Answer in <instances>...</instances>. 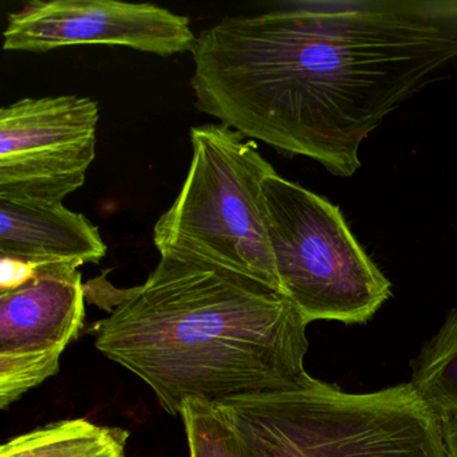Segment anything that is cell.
I'll use <instances>...</instances> for the list:
<instances>
[{
  "mask_svg": "<svg viewBox=\"0 0 457 457\" xmlns=\"http://www.w3.org/2000/svg\"><path fill=\"white\" fill-rule=\"evenodd\" d=\"M196 108L339 178L363 140L457 58V2H286L202 31Z\"/></svg>",
  "mask_w": 457,
  "mask_h": 457,
  "instance_id": "cell-1",
  "label": "cell"
},
{
  "mask_svg": "<svg viewBox=\"0 0 457 457\" xmlns=\"http://www.w3.org/2000/svg\"><path fill=\"white\" fill-rule=\"evenodd\" d=\"M117 293L93 328L96 347L143 379L172 416L188 401L223 405L310 376L309 323L259 280L162 256L143 285Z\"/></svg>",
  "mask_w": 457,
  "mask_h": 457,
  "instance_id": "cell-2",
  "label": "cell"
},
{
  "mask_svg": "<svg viewBox=\"0 0 457 457\" xmlns=\"http://www.w3.org/2000/svg\"><path fill=\"white\" fill-rule=\"evenodd\" d=\"M219 408L253 457H446L440 421L409 382L346 393L309 376Z\"/></svg>",
  "mask_w": 457,
  "mask_h": 457,
  "instance_id": "cell-3",
  "label": "cell"
},
{
  "mask_svg": "<svg viewBox=\"0 0 457 457\" xmlns=\"http://www.w3.org/2000/svg\"><path fill=\"white\" fill-rule=\"evenodd\" d=\"M183 187L154 229L160 255L207 264L282 293L264 220L262 183L275 173L253 140L221 124L189 132Z\"/></svg>",
  "mask_w": 457,
  "mask_h": 457,
  "instance_id": "cell-4",
  "label": "cell"
},
{
  "mask_svg": "<svg viewBox=\"0 0 457 457\" xmlns=\"http://www.w3.org/2000/svg\"><path fill=\"white\" fill-rule=\"evenodd\" d=\"M262 203L280 288L306 322L371 320L392 285L341 210L277 172L262 183Z\"/></svg>",
  "mask_w": 457,
  "mask_h": 457,
  "instance_id": "cell-5",
  "label": "cell"
},
{
  "mask_svg": "<svg viewBox=\"0 0 457 457\" xmlns=\"http://www.w3.org/2000/svg\"><path fill=\"white\" fill-rule=\"evenodd\" d=\"M100 108L81 96L23 98L0 111V199L62 204L97 154Z\"/></svg>",
  "mask_w": 457,
  "mask_h": 457,
  "instance_id": "cell-6",
  "label": "cell"
},
{
  "mask_svg": "<svg viewBox=\"0 0 457 457\" xmlns=\"http://www.w3.org/2000/svg\"><path fill=\"white\" fill-rule=\"evenodd\" d=\"M191 21L164 7L117 0H31L7 18L6 52L124 46L160 57L192 53Z\"/></svg>",
  "mask_w": 457,
  "mask_h": 457,
  "instance_id": "cell-7",
  "label": "cell"
},
{
  "mask_svg": "<svg viewBox=\"0 0 457 457\" xmlns=\"http://www.w3.org/2000/svg\"><path fill=\"white\" fill-rule=\"evenodd\" d=\"M85 301L81 272L68 264L37 267L25 285L0 291V408L58 373L84 328Z\"/></svg>",
  "mask_w": 457,
  "mask_h": 457,
  "instance_id": "cell-8",
  "label": "cell"
},
{
  "mask_svg": "<svg viewBox=\"0 0 457 457\" xmlns=\"http://www.w3.org/2000/svg\"><path fill=\"white\" fill-rule=\"evenodd\" d=\"M108 253L100 229L63 204L0 199V256L34 266L100 263Z\"/></svg>",
  "mask_w": 457,
  "mask_h": 457,
  "instance_id": "cell-9",
  "label": "cell"
},
{
  "mask_svg": "<svg viewBox=\"0 0 457 457\" xmlns=\"http://www.w3.org/2000/svg\"><path fill=\"white\" fill-rule=\"evenodd\" d=\"M129 433L85 419L63 420L17 436L0 457H127Z\"/></svg>",
  "mask_w": 457,
  "mask_h": 457,
  "instance_id": "cell-10",
  "label": "cell"
},
{
  "mask_svg": "<svg viewBox=\"0 0 457 457\" xmlns=\"http://www.w3.org/2000/svg\"><path fill=\"white\" fill-rule=\"evenodd\" d=\"M409 384L441 425L457 422V309L422 347Z\"/></svg>",
  "mask_w": 457,
  "mask_h": 457,
  "instance_id": "cell-11",
  "label": "cell"
},
{
  "mask_svg": "<svg viewBox=\"0 0 457 457\" xmlns=\"http://www.w3.org/2000/svg\"><path fill=\"white\" fill-rule=\"evenodd\" d=\"M191 457H253L218 405L188 401L181 411Z\"/></svg>",
  "mask_w": 457,
  "mask_h": 457,
  "instance_id": "cell-12",
  "label": "cell"
},
{
  "mask_svg": "<svg viewBox=\"0 0 457 457\" xmlns=\"http://www.w3.org/2000/svg\"><path fill=\"white\" fill-rule=\"evenodd\" d=\"M37 266L20 259L0 256V291L14 290L33 279Z\"/></svg>",
  "mask_w": 457,
  "mask_h": 457,
  "instance_id": "cell-13",
  "label": "cell"
},
{
  "mask_svg": "<svg viewBox=\"0 0 457 457\" xmlns=\"http://www.w3.org/2000/svg\"><path fill=\"white\" fill-rule=\"evenodd\" d=\"M446 457H457V422L441 425Z\"/></svg>",
  "mask_w": 457,
  "mask_h": 457,
  "instance_id": "cell-14",
  "label": "cell"
}]
</instances>
